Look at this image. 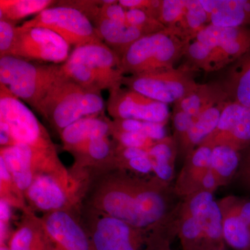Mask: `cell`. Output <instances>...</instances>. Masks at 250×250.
I'll use <instances>...</instances> for the list:
<instances>
[{
    "mask_svg": "<svg viewBox=\"0 0 250 250\" xmlns=\"http://www.w3.org/2000/svg\"><path fill=\"white\" fill-rule=\"evenodd\" d=\"M88 170L83 205L136 228H153L166 220L178 204L174 187L155 175L130 174L114 167Z\"/></svg>",
    "mask_w": 250,
    "mask_h": 250,
    "instance_id": "cell-1",
    "label": "cell"
},
{
    "mask_svg": "<svg viewBox=\"0 0 250 250\" xmlns=\"http://www.w3.org/2000/svg\"><path fill=\"white\" fill-rule=\"evenodd\" d=\"M175 213L182 250H226L221 210L213 193L200 191L181 198Z\"/></svg>",
    "mask_w": 250,
    "mask_h": 250,
    "instance_id": "cell-2",
    "label": "cell"
},
{
    "mask_svg": "<svg viewBox=\"0 0 250 250\" xmlns=\"http://www.w3.org/2000/svg\"><path fill=\"white\" fill-rule=\"evenodd\" d=\"M250 50V27H221L208 24L186 45L184 56L190 71L220 70Z\"/></svg>",
    "mask_w": 250,
    "mask_h": 250,
    "instance_id": "cell-3",
    "label": "cell"
},
{
    "mask_svg": "<svg viewBox=\"0 0 250 250\" xmlns=\"http://www.w3.org/2000/svg\"><path fill=\"white\" fill-rule=\"evenodd\" d=\"M89 182L88 169L40 174L24 192L28 208L43 214L62 210H80Z\"/></svg>",
    "mask_w": 250,
    "mask_h": 250,
    "instance_id": "cell-4",
    "label": "cell"
},
{
    "mask_svg": "<svg viewBox=\"0 0 250 250\" xmlns=\"http://www.w3.org/2000/svg\"><path fill=\"white\" fill-rule=\"evenodd\" d=\"M105 108L101 91L88 89L62 74L42 100L38 112L59 134L85 117L100 116Z\"/></svg>",
    "mask_w": 250,
    "mask_h": 250,
    "instance_id": "cell-5",
    "label": "cell"
},
{
    "mask_svg": "<svg viewBox=\"0 0 250 250\" xmlns=\"http://www.w3.org/2000/svg\"><path fill=\"white\" fill-rule=\"evenodd\" d=\"M61 67L65 76L98 91L121 88L125 76L121 57L104 42L76 47Z\"/></svg>",
    "mask_w": 250,
    "mask_h": 250,
    "instance_id": "cell-6",
    "label": "cell"
},
{
    "mask_svg": "<svg viewBox=\"0 0 250 250\" xmlns=\"http://www.w3.org/2000/svg\"><path fill=\"white\" fill-rule=\"evenodd\" d=\"M62 75L59 64L41 65L13 56L0 58V83L36 111Z\"/></svg>",
    "mask_w": 250,
    "mask_h": 250,
    "instance_id": "cell-7",
    "label": "cell"
},
{
    "mask_svg": "<svg viewBox=\"0 0 250 250\" xmlns=\"http://www.w3.org/2000/svg\"><path fill=\"white\" fill-rule=\"evenodd\" d=\"M187 42L170 29L143 36L121 58L125 75L174 68L184 56Z\"/></svg>",
    "mask_w": 250,
    "mask_h": 250,
    "instance_id": "cell-8",
    "label": "cell"
},
{
    "mask_svg": "<svg viewBox=\"0 0 250 250\" xmlns=\"http://www.w3.org/2000/svg\"><path fill=\"white\" fill-rule=\"evenodd\" d=\"M81 220L95 250H146L150 229L136 228L82 204Z\"/></svg>",
    "mask_w": 250,
    "mask_h": 250,
    "instance_id": "cell-9",
    "label": "cell"
},
{
    "mask_svg": "<svg viewBox=\"0 0 250 250\" xmlns=\"http://www.w3.org/2000/svg\"><path fill=\"white\" fill-rule=\"evenodd\" d=\"M0 130L9 133L15 144L57 153L45 126L32 111L4 85L0 83Z\"/></svg>",
    "mask_w": 250,
    "mask_h": 250,
    "instance_id": "cell-10",
    "label": "cell"
},
{
    "mask_svg": "<svg viewBox=\"0 0 250 250\" xmlns=\"http://www.w3.org/2000/svg\"><path fill=\"white\" fill-rule=\"evenodd\" d=\"M187 67L159 70L123 77V85L159 103H177L198 88Z\"/></svg>",
    "mask_w": 250,
    "mask_h": 250,
    "instance_id": "cell-11",
    "label": "cell"
},
{
    "mask_svg": "<svg viewBox=\"0 0 250 250\" xmlns=\"http://www.w3.org/2000/svg\"><path fill=\"white\" fill-rule=\"evenodd\" d=\"M51 6L25 21L24 27H42L54 31L70 45L76 47L90 43L104 42L98 36L93 23L82 11L57 1Z\"/></svg>",
    "mask_w": 250,
    "mask_h": 250,
    "instance_id": "cell-12",
    "label": "cell"
},
{
    "mask_svg": "<svg viewBox=\"0 0 250 250\" xmlns=\"http://www.w3.org/2000/svg\"><path fill=\"white\" fill-rule=\"evenodd\" d=\"M0 158L18 188L24 194L38 175L66 169L57 153L44 152L26 145L0 147Z\"/></svg>",
    "mask_w": 250,
    "mask_h": 250,
    "instance_id": "cell-13",
    "label": "cell"
},
{
    "mask_svg": "<svg viewBox=\"0 0 250 250\" xmlns=\"http://www.w3.org/2000/svg\"><path fill=\"white\" fill-rule=\"evenodd\" d=\"M70 45L58 34L42 27L16 28L11 55L29 61L59 64L70 57Z\"/></svg>",
    "mask_w": 250,
    "mask_h": 250,
    "instance_id": "cell-14",
    "label": "cell"
},
{
    "mask_svg": "<svg viewBox=\"0 0 250 250\" xmlns=\"http://www.w3.org/2000/svg\"><path fill=\"white\" fill-rule=\"evenodd\" d=\"M106 108L113 120H136L166 125L170 117L166 104L121 87L110 90Z\"/></svg>",
    "mask_w": 250,
    "mask_h": 250,
    "instance_id": "cell-15",
    "label": "cell"
},
{
    "mask_svg": "<svg viewBox=\"0 0 250 250\" xmlns=\"http://www.w3.org/2000/svg\"><path fill=\"white\" fill-rule=\"evenodd\" d=\"M200 146L246 150L250 146V108L229 100L216 128Z\"/></svg>",
    "mask_w": 250,
    "mask_h": 250,
    "instance_id": "cell-16",
    "label": "cell"
},
{
    "mask_svg": "<svg viewBox=\"0 0 250 250\" xmlns=\"http://www.w3.org/2000/svg\"><path fill=\"white\" fill-rule=\"evenodd\" d=\"M53 250H95L80 210H62L41 217Z\"/></svg>",
    "mask_w": 250,
    "mask_h": 250,
    "instance_id": "cell-17",
    "label": "cell"
},
{
    "mask_svg": "<svg viewBox=\"0 0 250 250\" xmlns=\"http://www.w3.org/2000/svg\"><path fill=\"white\" fill-rule=\"evenodd\" d=\"M212 149L198 146L186 158L174 186V192L179 198L201 191L202 180L210 169Z\"/></svg>",
    "mask_w": 250,
    "mask_h": 250,
    "instance_id": "cell-18",
    "label": "cell"
},
{
    "mask_svg": "<svg viewBox=\"0 0 250 250\" xmlns=\"http://www.w3.org/2000/svg\"><path fill=\"white\" fill-rule=\"evenodd\" d=\"M212 25L250 27V0H200Z\"/></svg>",
    "mask_w": 250,
    "mask_h": 250,
    "instance_id": "cell-19",
    "label": "cell"
},
{
    "mask_svg": "<svg viewBox=\"0 0 250 250\" xmlns=\"http://www.w3.org/2000/svg\"><path fill=\"white\" fill-rule=\"evenodd\" d=\"M228 101V98L224 99L204 111L197 117L187 134L176 142L177 151L185 159L214 131Z\"/></svg>",
    "mask_w": 250,
    "mask_h": 250,
    "instance_id": "cell-20",
    "label": "cell"
},
{
    "mask_svg": "<svg viewBox=\"0 0 250 250\" xmlns=\"http://www.w3.org/2000/svg\"><path fill=\"white\" fill-rule=\"evenodd\" d=\"M111 124L112 121L104 113L85 117L75 122L59 134L63 149L69 152L72 148L95 138L110 136Z\"/></svg>",
    "mask_w": 250,
    "mask_h": 250,
    "instance_id": "cell-21",
    "label": "cell"
},
{
    "mask_svg": "<svg viewBox=\"0 0 250 250\" xmlns=\"http://www.w3.org/2000/svg\"><path fill=\"white\" fill-rule=\"evenodd\" d=\"M93 24L101 40L121 59L130 46L147 35L127 23L113 22L106 18H99Z\"/></svg>",
    "mask_w": 250,
    "mask_h": 250,
    "instance_id": "cell-22",
    "label": "cell"
},
{
    "mask_svg": "<svg viewBox=\"0 0 250 250\" xmlns=\"http://www.w3.org/2000/svg\"><path fill=\"white\" fill-rule=\"evenodd\" d=\"M222 87L229 101L250 108V50L233 62Z\"/></svg>",
    "mask_w": 250,
    "mask_h": 250,
    "instance_id": "cell-23",
    "label": "cell"
},
{
    "mask_svg": "<svg viewBox=\"0 0 250 250\" xmlns=\"http://www.w3.org/2000/svg\"><path fill=\"white\" fill-rule=\"evenodd\" d=\"M228 98L222 85L200 84L195 91L174 104V110L182 111L197 118L220 100Z\"/></svg>",
    "mask_w": 250,
    "mask_h": 250,
    "instance_id": "cell-24",
    "label": "cell"
},
{
    "mask_svg": "<svg viewBox=\"0 0 250 250\" xmlns=\"http://www.w3.org/2000/svg\"><path fill=\"white\" fill-rule=\"evenodd\" d=\"M223 218V233L226 246L233 250H250V228L221 200L218 201Z\"/></svg>",
    "mask_w": 250,
    "mask_h": 250,
    "instance_id": "cell-25",
    "label": "cell"
},
{
    "mask_svg": "<svg viewBox=\"0 0 250 250\" xmlns=\"http://www.w3.org/2000/svg\"><path fill=\"white\" fill-rule=\"evenodd\" d=\"M177 154V147L173 138L166 136L148 150L152 162L153 172L161 180L170 184L173 177L174 164Z\"/></svg>",
    "mask_w": 250,
    "mask_h": 250,
    "instance_id": "cell-26",
    "label": "cell"
},
{
    "mask_svg": "<svg viewBox=\"0 0 250 250\" xmlns=\"http://www.w3.org/2000/svg\"><path fill=\"white\" fill-rule=\"evenodd\" d=\"M241 161V153L232 148L226 146L213 148L210 170L214 174L219 187L227 185L234 179Z\"/></svg>",
    "mask_w": 250,
    "mask_h": 250,
    "instance_id": "cell-27",
    "label": "cell"
},
{
    "mask_svg": "<svg viewBox=\"0 0 250 250\" xmlns=\"http://www.w3.org/2000/svg\"><path fill=\"white\" fill-rule=\"evenodd\" d=\"M57 3L52 0H0V19L15 23L31 15L39 14Z\"/></svg>",
    "mask_w": 250,
    "mask_h": 250,
    "instance_id": "cell-28",
    "label": "cell"
},
{
    "mask_svg": "<svg viewBox=\"0 0 250 250\" xmlns=\"http://www.w3.org/2000/svg\"><path fill=\"white\" fill-rule=\"evenodd\" d=\"M209 24V18L200 0H186L185 13L177 35L188 42Z\"/></svg>",
    "mask_w": 250,
    "mask_h": 250,
    "instance_id": "cell-29",
    "label": "cell"
},
{
    "mask_svg": "<svg viewBox=\"0 0 250 250\" xmlns=\"http://www.w3.org/2000/svg\"><path fill=\"white\" fill-rule=\"evenodd\" d=\"M0 200L7 202L12 208L22 212L29 210L24 192L21 191L11 177L6 164L0 158Z\"/></svg>",
    "mask_w": 250,
    "mask_h": 250,
    "instance_id": "cell-30",
    "label": "cell"
},
{
    "mask_svg": "<svg viewBox=\"0 0 250 250\" xmlns=\"http://www.w3.org/2000/svg\"><path fill=\"white\" fill-rule=\"evenodd\" d=\"M165 124L136 121V120L115 119L112 121L113 129L140 133L154 141H160L166 137Z\"/></svg>",
    "mask_w": 250,
    "mask_h": 250,
    "instance_id": "cell-31",
    "label": "cell"
},
{
    "mask_svg": "<svg viewBox=\"0 0 250 250\" xmlns=\"http://www.w3.org/2000/svg\"><path fill=\"white\" fill-rule=\"evenodd\" d=\"M175 236L177 231L173 220L167 218L151 229L146 250H172L171 244Z\"/></svg>",
    "mask_w": 250,
    "mask_h": 250,
    "instance_id": "cell-32",
    "label": "cell"
},
{
    "mask_svg": "<svg viewBox=\"0 0 250 250\" xmlns=\"http://www.w3.org/2000/svg\"><path fill=\"white\" fill-rule=\"evenodd\" d=\"M185 10L186 0H161L158 21L176 34Z\"/></svg>",
    "mask_w": 250,
    "mask_h": 250,
    "instance_id": "cell-33",
    "label": "cell"
},
{
    "mask_svg": "<svg viewBox=\"0 0 250 250\" xmlns=\"http://www.w3.org/2000/svg\"><path fill=\"white\" fill-rule=\"evenodd\" d=\"M126 20L127 24L139 28L147 35L167 29L156 18L141 10H126Z\"/></svg>",
    "mask_w": 250,
    "mask_h": 250,
    "instance_id": "cell-34",
    "label": "cell"
},
{
    "mask_svg": "<svg viewBox=\"0 0 250 250\" xmlns=\"http://www.w3.org/2000/svg\"><path fill=\"white\" fill-rule=\"evenodd\" d=\"M11 250H53L45 228L36 233L20 237L9 246Z\"/></svg>",
    "mask_w": 250,
    "mask_h": 250,
    "instance_id": "cell-35",
    "label": "cell"
},
{
    "mask_svg": "<svg viewBox=\"0 0 250 250\" xmlns=\"http://www.w3.org/2000/svg\"><path fill=\"white\" fill-rule=\"evenodd\" d=\"M110 136L117 144L127 147L139 148L149 150L158 141H154L140 133L113 129L111 126Z\"/></svg>",
    "mask_w": 250,
    "mask_h": 250,
    "instance_id": "cell-36",
    "label": "cell"
},
{
    "mask_svg": "<svg viewBox=\"0 0 250 250\" xmlns=\"http://www.w3.org/2000/svg\"><path fill=\"white\" fill-rule=\"evenodd\" d=\"M15 23L0 19V58L11 55L16 37Z\"/></svg>",
    "mask_w": 250,
    "mask_h": 250,
    "instance_id": "cell-37",
    "label": "cell"
},
{
    "mask_svg": "<svg viewBox=\"0 0 250 250\" xmlns=\"http://www.w3.org/2000/svg\"><path fill=\"white\" fill-rule=\"evenodd\" d=\"M220 200L228 205L250 228V198L230 195Z\"/></svg>",
    "mask_w": 250,
    "mask_h": 250,
    "instance_id": "cell-38",
    "label": "cell"
},
{
    "mask_svg": "<svg viewBox=\"0 0 250 250\" xmlns=\"http://www.w3.org/2000/svg\"><path fill=\"white\" fill-rule=\"evenodd\" d=\"M119 4L126 10H141L158 20L161 0H120Z\"/></svg>",
    "mask_w": 250,
    "mask_h": 250,
    "instance_id": "cell-39",
    "label": "cell"
},
{
    "mask_svg": "<svg viewBox=\"0 0 250 250\" xmlns=\"http://www.w3.org/2000/svg\"><path fill=\"white\" fill-rule=\"evenodd\" d=\"M114 167L143 176H147V174L153 172L152 162L149 156L134 158L131 160L125 161Z\"/></svg>",
    "mask_w": 250,
    "mask_h": 250,
    "instance_id": "cell-40",
    "label": "cell"
},
{
    "mask_svg": "<svg viewBox=\"0 0 250 250\" xmlns=\"http://www.w3.org/2000/svg\"><path fill=\"white\" fill-rule=\"evenodd\" d=\"M196 118L182 111L174 110L172 121L174 129L173 139L175 142L187 134L195 123Z\"/></svg>",
    "mask_w": 250,
    "mask_h": 250,
    "instance_id": "cell-41",
    "label": "cell"
},
{
    "mask_svg": "<svg viewBox=\"0 0 250 250\" xmlns=\"http://www.w3.org/2000/svg\"><path fill=\"white\" fill-rule=\"evenodd\" d=\"M11 208L7 202L0 200V245L8 244L12 234L10 232Z\"/></svg>",
    "mask_w": 250,
    "mask_h": 250,
    "instance_id": "cell-42",
    "label": "cell"
},
{
    "mask_svg": "<svg viewBox=\"0 0 250 250\" xmlns=\"http://www.w3.org/2000/svg\"><path fill=\"white\" fill-rule=\"evenodd\" d=\"M126 10L119 4V1L114 4H105L103 0L99 18H106L108 21L118 23H126Z\"/></svg>",
    "mask_w": 250,
    "mask_h": 250,
    "instance_id": "cell-43",
    "label": "cell"
},
{
    "mask_svg": "<svg viewBox=\"0 0 250 250\" xmlns=\"http://www.w3.org/2000/svg\"><path fill=\"white\" fill-rule=\"evenodd\" d=\"M246 150L245 155L241 156V164L234 179L250 193V146Z\"/></svg>",
    "mask_w": 250,
    "mask_h": 250,
    "instance_id": "cell-44",
    "label": "cell"
},
{
    "mask_svg": "<svg viewBox=\"0 0 250 250\" xmlns=\"http://www.w3.org/2000/svg\"><path fill=\"white\" fill-rule=\"evenodd\" d=\"M0 250H11L8 244L0 245Z\"/></svg>",
    "mask_w": 250,
    "mask_h": 250,
    "instance_id": "cell-45",
    "label": "cell"
}]
</instances>
